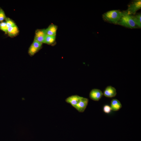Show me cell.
Masks as SVG:
<instances>
[{
  "label": "cell",
  "instance_id": "8",
  "mask_svg": "<svg viewBox=\"0 0 141 141\" xmlns=\"http://www.w3.org/2000/svg\"><path fill=\"white\" fill-rule=\"evenodd\" d=\"M83 97L77 95H73L67 98L65 101L67 103L70 104L74 107L80 101Z\"/></svg>",
  "mask_w": 141,
  "mask_h": 141
},
{
  "label": "cell",
  "instance_id": "9",
  "mask_svg": "<svg viewBox=\"0 0 141 141\" xmlns=\"http://www.w3.org/2000/svg\"><path fill=\"white\" fill-rule=\"evenodd\" d=\"M116 94V89L111 86H107L103 93V95L109 98L115 97Z\"/></svg>",
  "mask_w": 141,
  "mask_h": 141
},
{
  "label": "cell",
  "instance_id": "5",
  "mask_svg": "<svg viewBox=\"0 0 141 141\" xmlns=\"http://www.w3.org/2000/svg\"><path fill=\"white\" fill-rule=\"evenodd\" d=\"M46 35L45 29L38 30L35 32L34 40L42 44L44 43Z\"/></svg>",
  "mask_w": 141,
  "mask_h": 141
},
{
  "label": "cell",
  "instance_id": "3",
  "mask_svg": "<svg viewBox=\"0 0 141 141\" xmlns=\"http://www.w3.org/2000/svg\"><path fill=\"white\" fill-rule=\"evenodd\" d=\"M141 8V0H135L132 1L128 5L127 10L128 14L134 15Z\"/></svg>",
  "mask_w": 141,
  "mask_h": 141
},
{
  "label": "cell",
  "instance_id": "14",
  "mask_svg": "<svg viewBox=\"0 0 141 141\" xmlns=\"http://www.w3.org/2000/svg\"><path fill=\"white\" fill-rule=\"evenodd\" d=\"M56 36H50L47 35L45 39L44 43L48 44H51L55 41Z\"/></svg>",
  "mask_w": 141,
  "mask_h": 141
},
{
  "label": "cell",
  "instance_id": "15",
  "mask_svg": "<svg viewBox=\"0 0 141 141\" xmlns=\"http://www.w3.org/2000/svg\"><path fill=\"white\" fill-rule=\"evenodd\" d=\"M8 28L5 22L3 21L0 23V29L6 34H7Z\"/></svg>",
  "mask_w": 141,
  "mask_h": 141
},
{
  "label": "cell",
  "instance_id": "4",
  "mask_svg": "<svg viewBox=\"0 0 141 141\" xmlns=\"http://www.w3.org/2000/svg\"><path fill=\"white\" fill-rule=\"evenodd\" d=\"M89 101L88 98L82 97L79 102L74 108L79 112L83 113L86 109Z\"/></svg>",
  "mask_w": 141,
  "mask_h": 141
},
{
  "label": "cell",
  "instance_id": "6",
  "mask_svg": "<svg viewBox=\"0 0 141 141\" xmlns=\"http://www.w3.org/2000/svg\"><path fill=\"white\" fill-rule=\"evenodd\" d=\"M42 44L34 40L28 50V53L31 56L34 55L41 48Z\"/></svg>",
  "mask_w": 141,
  "mask_h": 141
},
{
  "label": "cell",
  "instance_id": "7",
  "mask_svg": "<svg viewBox=\"0 0 141 141\" xmlns=\"http://www.w3.org/2000/svg\"><path fill=\"white\" fill-rule=\"evenodd\" d=\"M103 93L100 90L94 89L90 91L89 97L92 100L95 101H98L101 98Z\"/></svg>",
  "mask_w": 141,
  "mask_h": 141
},
{
  "label": "cell",
  "instance_id": "10",
  "mask_svg": "<svg viewBox=\"0 0 141 141\" xmlns=\"http://www.w3.org/2000/svg\"><path fill=\"white\" fill-rule=\"evenodd\" d=\"M122 106L120 102L117 99H113L111 101L110 107L112 110L118 111L122 107Z\"/></svg>",
  "mask_w": 141,
  "mask_h": 141
},
{
  "label": "cell",
  "instance_id": "13",
  "mask_svg": "<svg viewBox=\"0 0 141 141\" xmlns=\"http://www.w3.org/2000/svg\"><path fill=\"white\" fill-rule=\"evenodd\" d=\"M132 19L138 28L141 27V14L140 13L132 15Z\"/></svg>",
  "mask_w": 141,
  "mask_h": 141
},
{
  "label": "cell",
  "instance_id": "17",
  "mask_svg": "<svg viewBox=\"0 0 141 141\" xmlns=\"http://www.w3.org/2000/svg\"><path fill=\"white\" fill-rule=\"evenodd\" d=\"M103 112L107 114L110 113L112 111L110 106L107 104L103 106Z\"/></svg>",
  "mask_w": 141,
  "mask_h": 141
},
{
  "label": "cell",
  "instance_id": "2",
  "mask_svg": "<svg viewBox=\"0 0 141 141\" xmlns=\"http://www.w3.org/2000/svg\"><path fill=\"white\" fill-rule=\"evenodd\" d=\"M117 24L131 29L138 28L134 21L132 15L128 14L126 11H123L122 15Z\"/></svg>",
  "mask_w": 141,
  "mask_h": 141
},
{
  "label": "cell",
  "instance_id": "11",
  "mask_svg": "<svg viewBox=\"0 0 141 141\" xmlns=\"http://www.w3.org/2000/svg\"><path fill=\"white\" fill-rule=\"evenodd\" d=\"M57 29V27L56 25L51 24L45 29L46 33L47 35L56 36Z\"/></svg>",
  "mask_w": 141,
  "mask_h": 141
},
{
  "label": "cell",
  "instance_id": "12",
  "mask_svg": "<svg viewBox=\"0 0 141 141\" xmlns=\"http://www.w3.org/2000/svg\"><path fill=\"white\" fill-rule=\"evenodd\" d=\"M19 33L18 27L16 25L8 27L7 34L11 37L15 36Z\"/></svg>",
  "mask_w": 141,
  "mask_h": 141
},
{
  "label": "cell",
  "instance_id": "18",
  "mask_svg": "<svg viewBox=\"0 0 141 141\" xmlns=\"http://www.w3.org/2000/svg\"><path fill=\"white\" fill-rule=\"evenodd\" d=\"M6 17L3 10L0 8V22H3V21L5 19Z\"/></svg>",
  "mask_w": 141,
  "mask_h": 141
},
{
  "label": "cell",
  "instance_id": "1",
  "mask_svg": "<svg viewBox=\"0 0 141 141\" xmlns=\"http://www.w3.org/2000/svg\"><path fill=\"white\" fill-rule=\"evenodd\" d=\"M123 14V11L119 10L108 11L102 15L103 19L108 22L117 24Z\"/></svg>",
  "mask_w": 141,
  "mask_h": 141
},
{
  "label": "cell",
  "instance_id": "16",
  "mask_svg": "<svg viewBox=\"0 0 141 141\" xmlns=\"http://www.w3.org/2000/svg\"><path fill=\"white\" fill-rule=\"evenodd\" d=\"M5 20L8 27L16 25L13 20L8 17H6Z\"/></svg>",
  "mask_w": 141,
  "mask_h": 141
}]
</instances>
